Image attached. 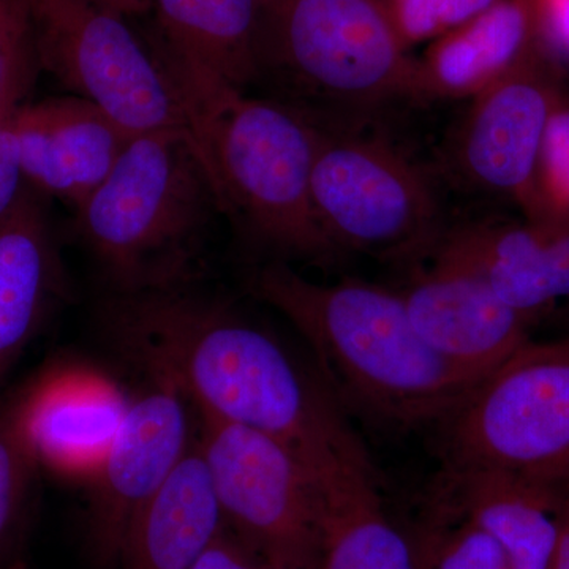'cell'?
Returning <instances> with one entry per match:
<instances>
[{
  "instance_id": "cell-18",
  "label": "cell",
  "mask_w": 569,
  "mask_h": 569,
  "mask_svg": "<svg viewBox=\"0 0 569 569\" xmlns=\"http://www.w3.org/2000/svg\"><path fill=\"white\" fill-rule=\"evenodd\" d=\"M41 198L24 183L0 217V388L63 290L61 258Z\"/></svg>"
},
{
  "instance_id": "cell-4",
  "label": "cell",
  "mask_w": 569,
  "mask_h": 569,
  "mask_svg": "<svg viewBox=\"0 0 569 569\" xmlns=\"http://www.w3.org/2000/svg\"><path fill=\"white\" fill-rule=\"evenodd\" d=\"M74 212L112 293L187 287L213 217L222 213L187 130L132 138Z\"/></svg>"
},
{
  "instance_id": "cell-12",
  "label": "cell",
  "mask_w": 569,
  "mask_h": 569,
  "mask_svg": "<svg viewBox=\"0 0 569 569\" xmlns=\"http://www.w3.org/2000/svg\"><path fill=\"white\" fill-rule=\"evenodd\" d=\"M400 295L427 346L471 372L488 377L530 340L529 321L477 269L441 250Z\"/></svg>"
},
{
  "instance_id": "cell-11",
  "label": "cell",
  "mask_w": 569,
  "mask_h": 569,
  "mask_svg": "<svg viewBox=\"0 0 569 569\" xmlns=\"http://www.w3.org/2000/svg\"><path fill=\"white\" fill-rule=\"evenodd\" d=\"M149 380L129 399L110 451L89 481V545L100 569H118L134 516L190 448L186 397L164 381Z\"/></svg>"
},
{
  "instance_id": "cell-5",
  "label": "cell",
  "mask_w": 569,
  "mask_h": 569,
  "mask_svg": "<svg viewBox=\"0 0 569 569\" xmlns=\"http://www.w3.org/2000/svg\"><path fill=\"white\" fill-rule=\"evenodd\" d=\"M313 121L370 112L413 97L417 59L380 0H264L258 80Z\"/></svg>"
},
{
  "instance_id": "cell-33",
  "label": "cell",
  "mask_w": 569,
  "mask_h": 569,
  "mask_svg": "<svg viewBox=\"0 0 569 569\" xmlns=\"http://www.w3.org/2000/svg\"><path fill=\"white\" fill-rule=\"evenodd\" d=\"M100 6H103L104 9L114 11V13L122 14L126 17V9H123V0H97Z\"/></svg>"
},
{
  "instance_id": "cell-25",
  "label": "cell",
  "mask_w": 569,
  "mask_h": 569,
  "mask_svg": "<svg viewBox=\"0 0 569 569\" xmlns=\"http://www.w3.org/2000/svg\"><path fill=\"white\" fill-rule=\"evenodd\" d=\"M37 468L13 407L0 411V550L20 522Z\"/></svg>"
},
{
  "instance_id": "cell-32",
  "label": "cell",
  "mask_w": 569,
  "mask_h": 569,
  "mask_svg": "<svg viewBox=\"0 0 569 569\" xmlns=\"http://www.w3.org/2000/svg\"><path fill=\"white\" fill-rule=\"evenodd\" d=\"M266 569H320V559L272 561Z\"/></svg>"
},
{
  "instance_id": "cell-9",
  "label": "cell",
  "mask_w": 569,
  "mask_h": 569,
  "mask_svg": "<svg viewBox=\"0 0 569 569\" xmlns=\"http://www.w3.org/2000/svg\"><path fill=\"white\" fill-rule=\"evenodd\" d=\"M200 417L197 443L224 526L268 563L320 559L316 479L279 438Z\"/></svg>"
},
{
  "instance_id": "cell-21",
  "label": "cell",
  "mask_w": 569,
  "mask_h": 569,
  "mask_svg": "<svg viewBox=\"0 0 569 569\" xmlns=\"http://www.w3.org/2000/svg\"><path fill=\"white\" fill-rule=\"evenodd\" d=\"M163 47L246 91L258 80L264 0H151Z\"/></svg>"
},
{
  "instance_id": "cell-16",
  "label": "cell",
  "mask_w": 569,
  "mask_h": 569,
  "mask_svg": "<svg viewBox=\"0 0 569 569\" xmlns=\"http://www.w3.org/2000/svg\"><path fill=\"white\" fill-rule=\"evenodd\" d=\"M320 492V569H421L417 542L397 529L376 471L356 437L316 477Z\"/></svg>"
},
{
  "instance_id": "cell-3",
  "label": "cell",
  "mask_w": 569,
  "mask_h": 569,
  "mask_svg": "<svg viewBox=\"0 0 569 569\" xmlns=\"http://www.w3.org/2000/svg\"><path fill=\"white\" fill-rule=\"evenodd\" d=\"M159 62L173 82L220 211L288 257L323 260L337 253L313 208L317 122L279 100L249 97L167 48Z\"/></svg>"
},
{
  "instance_id": "cell-20",
  "label": "cell",
  "mask_w": 569,
  "mask_h": 569,
  "mask_svg": "<svg viewBox=\"0 0 569 569\" xmlns=\"http://www.w3.org/2000/svg\"><path fill=\"white\" fill-rule=\"evenodd\" d=\"M224 520L197 443L134 516L118 569H190Z\"/></svg>"
},
{
  "instance_id": "cell-14",
  "label": "cell",
  "mask_w": 569,
  "mask_h": 569,
  "mask_svg": "<svg viewBox=\"0 0 569 569\" xmlns=\"http://www.w3.org/2000/svg\"><path fill=\"white\" fill-rule=\"evenodd\" d=\"M13 123L26 183L73 209L107 179L134 138L74 96L24 102Z\"/></svg>"
},
{
  "instance_id": "cell-2",
  "label": "cell",
  "mask_w": 569,
  "mask_h": 569,
  "mask_svg": "<svg viewBox=\"0 0 569 569\" xmlns=\"http://www.w3.org/2000/svg\"><path fill=\"white\" fill-rule=\"evenodd\" d=\"M252 291L305 337L337 402L392 427L441 422L485 380L418 335L400 291L361 280L317 283L290 266H264Z\"/></svg>"
},
{
  "instance_id": "cell-28",
  "label": "cell",
  "mask_w": 569,
  "mask_h": 569,
  "mask_svg": "<svg viewBox=\"0 0 569 569\" xmlns=\"http://www.w3.org/2000/svg\"><path fill=\"white\" fill-rule=\"evenodd\" d=\"M14 111L0 122V217L9 211L26 183L14 132Z\"/></svg>"
},
{
  "instance_id": "cell-17",
  "label": "cell",
  "mask_w": 569,
  "mask_h": 569,
  "mask_svg": "<svg viewBox=\"0 0 569 569\" xmlns=\"http://www.w3.org/2000/svg\"><path fill=\"white\" fill-rule=\"evenodd\" d=\"M563 492L507 471L445 467L437 503L492 535L509 569H549L559 545Z\"/></svg>"
},
{
  "instance_id": "cell-15",
  "label": "cell",
  "mask_w": 569,
  "mask_h": 569,
  "mask_svg": "<svg viewBox=\"0 0 569 569\" xmlns=\"http://www.w3.org/2000/svg\"><path fill=\"white\" fill-rule=\"evenodd\" d=\"M488 280L530 325L569 306V227L523 222L468 224L437 246Z\"/></svg>"
},
{
  "instance_id": "cell-22",
  "label": "cell",
  "mask_w": 569,
  "mask_h": 569,
  "mask_svg": "<svg viewBox=\"0 0 569 569\" xmlns=\"http://www.w3.org/2000/svg\"><path fill=\"white\" fill-rule=\"evenodd\" d=\"M437 507V523L417 542L427 569H509L492 535L462 512Z\"/></svg>"
},
{
  "instance_id": "cell-30",
  "label": "cell",
  "mask_w": 569,
  "mask_h": 569,
  "mask_svg": "<svg viewBox=\"0 0 569 569\" xmlns=\"http://www.w3.org/2000/svg\"><path fill=\"white\" fill-rule=\"evenodd\" d=\"M500 0H441L443 33L481 17Z\"/></svg>"
},
{
  "instance_id": "cell-6",
  "label": "cell",
  "mask_w": 569,
  "mask_h": 569,
  "mask_svg": "<svg viewBox=\"0 0 569 569\" xmlns=\"http://www.w3.org/2000/svg\"><path fill=\"white\" fill-rule=\"evenodd\" d=\"M445 467L569 488V337L529 342L438 422Z\"/></svg>"
},
{
  "instance_id": "cell-13",
  "label": "cell",
  "mask_w": 569,
  "mask_h": 569,
  "mask_svg": "<svg viewBox=\"0 0 569 569\" xmlns=\"http://www.w3.org/2000/svg\"><path fill=\"white\" fill-rule=\"evenodd\" d=\"M129 399L110 378L86 366L48 370L13 403L39 467L91 481L110 451Z\"/></svg>"
},
{
  "instance_id": "cell-24",
  "label": "cell",
  "mask_w": 569,
  "mask_h": 569,
  "mask_svg": "<svg viewBox=\"0 0 569 569\" xmlns=\"http://www.w3.org/2000/svg\"><path fill=\"white\" fill-rule=\"evenodd\" d=\"M39 69L32 0H0V122L24 103Z\"/></svg>"
},
{
  "instance_id": "cell-31",
  "label": "cell",
  "mask_w": 569,
  "mask_h": 569,
  "mask_svg": "<svg viewBox=\"0 0 569 569\" xmlns=\"http://www.w3.org/2000/svg\"><path fill=\"white\" fill-rule=\"evenodd\" d=\"M549 569H569V488L565 489L563 500H561L559 545H557Z\"/></svg>"
},
{
  "instance_id": "cell-1",
  "label": "cell",
  "mask_w": 569,
  "mask_h": 569,
  "mask_svg": "<svg viewBox=\"0 0 569 569\" xmlns=\"http://www.w3.org/2000/svg\"><path fill=\"white\" fill-rule=\"evenodd\" d=\"M100 316L126 353L198 415L279 438L313 478L356 436L335 395L223 302L187 287L112 293Z\"/></svg>"
},
{
  "instance_id": "cell-29",
  "label": "cell",
  "mask_w": 569,
  "mask_h": 569,
  "mask_svg": "<svg viewBox=\"0 0 569 569\" xmlns=\"http://www.w3.org/2000/svg\"><path fill=\"white\" fill-rule=\"evenodd\" d=\"M539 31L557 59H569V0H537Z\"/></svg>"
},
{
  "instance_id": "cell-19",
  "label": "cell",
  "mask_w": 569,
  "mask_h": 569,
  "mask_svg": "<svg viewBox=\"0 0 569 569\" xmlns=\"http://www.w3.org/2000/svg\"><path fill=\"white\" fill-rule=\"evenodd\" d=\"M545 43L537 0H500L430 41L417 59L415 99H473Z\"/></svg>"
},
{
  "instance_id": "cell-8",
  "label": "cell",
  "mask_w": 569,
  "mask_h": 569,
  "mask_svg": "<svg viewBox=\"0 0 569 569\" xmlns=\"http://www.w3.org/2000/svg\"><path fill=\"white\" fill-rule=\"evenodd\" d=\"M317 126L313 208L336 252L408 254L432 244L438 206L417 164L351 127Z\"/></svg>"
},
{
  "instance_id": "cell-23",
  "label": "cell",
  "mask_w": 569,
  "mask_h": 569,
  "mask_svg": "<svg viewBox=\"0 0 569 569\" xmlns=\"http://www.w3.org/2000/svg\"><path fill=\"white\" fill-rule=\"evenodd\" d=\"M527 222L569 227L568 92L550 114L535 176L533 211Z\"/></svg>"
},
{
  "instance_id": "cell-35",
  "label": "cell",
  "mask_w": 569,
  "mask_h": 569,
  "mask_svg": "<svg viewBox=\"0 0 569 569\" xmlns=\"http://www.w3.org/2000/svg\"><path fill=\"white\" fill-rule=\"evenodd\" d=\"M418 552H419V550H418ZM419 561H421V569H427L425 560H422L421 553H419Z\"/></svg>"
},
{
  "instance_id": "cell-26",
  "label": "cell",
  "mask_w": 569,
  "mask_h": 569,
  "mask_svg": "<svg viewBox=\"0 0 569 569\" xmlns=\"http://www.w3.org/2000/svg\"><path fill=\"white\" fill-rule=\"evenodd\" d=\"M392 28L411 50L443 36L441 0H380Z\"/></svg>"
},
{
  "instance_id": "cell-36",
  "label": "cell",
  "mask_w": 569,
  "mask_h": 569,
  "mask_svg": "<svg viewBox=\"0 0 569 569\" xmlns=\"http://www.w3.org/2000/svg\"><path fill=\"white\" fill-rule=\"evenodd\" d=\"M565 313H567V318H569V306L565 307Z\"/></svg>"
},
{
  "instance_id": "cell-10",
  "label": "cell",
  "mask_w": 569,
  "mask_h": 569,
  "mask_svg": "<svg viewBox=\"0 0 569 569\" xmlns=\"http://www.w3.org/2000/svg\"><path fill=\"white\" fill-rule=\"evenodd\" d=\"M565 92L560 61L542 43L470 99L449 140L448 162L456 178L479 193L515 201L529 220L542 140Z\"/></svg>"
},
{
  "instance_id": "cell-27",
  "label": "cell",
  "mask_w": 569,
  "mask_h": 569,
  "mask_svg": "<svg viewBox=\"0 0 569 569\" xmlns=\"http://www.w3.org/2000/svg\"><path fill=\"white\" fill-rule=\"evenodd\" d=\"M268 561L233 530L223 527L190 569H266Z\"/></svg>"
},
{
  "instance_id": "cell-7",
  "label": "cell",
  "mask_w": 569,
  "mask_h": 569,
  "mask_svg": "<svg viewBox=\"0 0 569 569\" xmlns=\"http://www.w3.org/2000/svg\"><path fill=\"white\" fill-rule=\"evenodd\" d=\"M122 18L97 0H32L40 69L130 137L187 130L173 82Z\"/></svg>"
},
{
  "instance_id": "cell-34",
  "label": "cell",
  "mask_w": 569,
  "mask_h": 569,
  "mask_svg": "<svg viewBox=\"0 0 569 569\" xmlns=\"http://www.w3.org/2000/svg\"><path fill=\"white\" fill-rule=\"evenodd\" d=\"M9 569H28L22 561H17V563L11 565Z\"/></svg>"
}]
</instances>
